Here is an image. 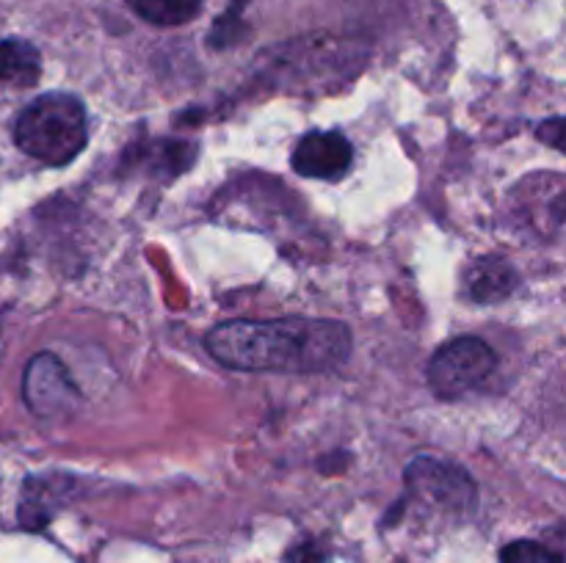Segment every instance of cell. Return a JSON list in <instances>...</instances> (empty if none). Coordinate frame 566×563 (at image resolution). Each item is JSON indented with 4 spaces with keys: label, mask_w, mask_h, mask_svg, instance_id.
Masks as SVG:
<instances>
[{
    "label": "cell",
    "mask_w": 566,
    "mask_h": 563,
    "mask_svg": "<svg viewBox=\"0 0 566 563\" xmlns=\"http://www.w3.org/2000/svg\"><path fill=\"white\" fill-rule=\"evenodd\" d=\"M216 362L247 373H321L343 364L352 331L337 320H232L205 337Z\"/></svg>",
    "instance_id": "obj_1"
},
{
    "label": "cell",
    "mask_w": 566,
    "mask_h": 563,
    "mask_svg": "<svg viewBox=\"0 0 566 563\" xmlns=\"http://www.w3.org/2000/svg\"><path fill=\"white\" fill-rule=\"evenodd\" d=\"M14 141L22 152L48 166L72 163L88 141L86 108L75 94H42L17 116Z\"/></svg>",
    "instance_id": "obj_2"
},
{
    "label": "cell",
    "mask_w": 566,
    "mask_h": 563,
    "mask_svg": "<svg viewBox=\"0 0 566 563\" xmlns=\"http://www.w3.org/2000/svg\"><path fill=\"white\" fill-rule=\"evenodd\" d=\"M497 357L479 337H457L429 359V386L442 401H457L495 373Z\"/></svg>",
    "instance_id": "obj_3"
},
{
    "label": "cell",
    "mask_w": 566,
    "mask_h": 563,
    "mask_svg": "<svg viewBox=\"0 0 566 563\" xmlns=\"http://www.w3.org/2000/svg\"><path fill=\"white\" fill-rule=\"evenodd\" d=\"M407 489L415 500L446 513H468L475 506L473 478L459 464L434 456H418L407 467Z\"/></svg>",
    "instance_id": "obj_4"
},
{
    "label": "cell",
    "mask_w": 566,
    "mask_h": 563,
    "mask_svg": "<svg viewBox=\"0 0 566 563\" xmlns=\"http://www.w3.org/2000/svg\"><path fill=\"white\" fill-rule=\"evenodd\" d=\"M22 397L36 417H66L81 403V390L72 381L70 370L53 353H39L28 362L22 379Z\"/></svg>",
    "instance_id": "obj_5"
},
{
    "label": "cell",
    "mask_w": 566,
    "mask_h": 563,
    "mask_svg": "<svg viewBox=\"0 0 566 563\" xmlns=\"http://www.w3.org/2000/svg\"><path fill=\"white\" fill-rule=\"evenodd\" d=\"M354 163V147L343 132H310L291 155L293 171L310 180H340Z\"/></svg>",
    "instance_id": "obj_6"
},
{
    "label": "cell",
    "mask_w": 566,
    "mask_h": 563,
    "mask_svg": "<svg viewBox=\"0 0 566 563\" xmlns=\"http://www.w3.org/2000/svg\"><path fill=\"white\" fill-rule=\"evenodd\" d=\"M517 270L501 257H481L464 274L468 296L479 304H497L517 290Z\"/></svg>",
    "instance_id": "obj_7"
},
{
    "label": "cell",
    "mask_w": 566,
    "mask_h": 563,
    "mask_svg": "<svg viewBox=\"0 0 566 563\" xmlns=\"http://www.w3.org/2000/svg\"><path fill=\"white\" fill-rule=\"evenodd\" d=\"M42 77V55L25 39H3L0 42V83L28 88Z\"/></svg>",
    "instance_id": "obj_8"
},
{
    "label": "cell",
    "mask_w": 566,
    "mask_h": 563,
    "mask_svg": "<svg viewBox=\"0 0 566 563\" xmlns=\"http://www.w3.org/2000/svg\"><path fill=\"white\" fill-rule=\"evenodd\" d=\"M202 3L205 0H127V6L142 20L160 28L186 25V22L197 20L199 11H202Z\"/></svg>",
    "instance_id": "obj_9"
},
{
    "label": "cell",
    "mask_w": 566,
    "mask_h": 563,
    "mask_svg": "<svg viewBox=\"0 0 566 563\" xmlns=\"http://www.w3.org/2000/svg\"><path fill=\"white\" fill-rule=\"evenodd\" d=\"M501 563H564L558 552H553L551 546L539 544V541H512L509 546H503Z\"/></svg>",
    "instance_id": "obj_10"
},
{
    "label": "cell",
    "mask_w": 566,
    "mask_h": 563,
    "mask_svg": "<svg viewBox=\"0 0 566 563\" xmlns=\"http://www.w3.org/2000/svg\"><path fill=\"white\" fill-rule=\"evenodd\" d=\"M241 11H243V0H238V3L232 0L230 11H227V14L216 22L213 31H210V44L224 47V44L235 42V28L241 25Z\"/></svg>",
    "instance_id": "obj_11"
},
{
    "label": "cell",
    "mask_w": 566,
    "mask_h": 563,
    "mask_svg": "<svg viewBox=\"0 0 566 563\" xmlns=\"http://www.w3.org/2000/svg\"><path fill=\"white\" fill-rule=\"evenodd\" d=\"M287 563H326V550L315 541H304L296 550H291Z\"/></svg>",
    "instance_id": "obj_12"
},
{
    "label": "cell",
    "mask_w": 566,
    "mask_h": 563,
    "mask_svg": "<svg viewBox=\"0 0 566 563\" xmlns=\"http://www.w3.org/2000/svg\"><path fill=\"white\" fill-rule=\"evenodd\" d=\"M539 138L542 141L551 144L553 149H564V119L562 116H553L551 121L539 127Z\"/></svg>",
    "instance_id": "obj_13"
}]
</instances>
